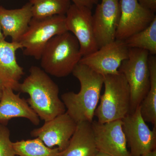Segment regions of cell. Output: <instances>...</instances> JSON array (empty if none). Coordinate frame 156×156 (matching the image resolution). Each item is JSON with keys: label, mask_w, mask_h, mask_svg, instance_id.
Returning <instances> with one entry per match:
<instances>
[{"label": "cell", "mask_w": 156, "mask_h": 156, "mask_svg": "<svg viewBox=\"0 0 156 156\" xmlns=\"http://www.w3.org/2000/svg\"><path fill=\"white\" fill-rule=\"evenodd\" d=\"M72 74L80 82V91L63 93L61 100L66 112L76 122H92L104 85V76L80 62Z\"/></svg>", "instance_id": "1"}, {"label": "cell", "mask_w": 156, "mask_h": 156, "mask_svg": "<svg viewBox=\"0 0 156 156\" xmlns=\"http://www.w3.org/2000/svg\"><path fill=\"white\" fill-rule=\"evenodd\" d=\"M29 72L20 84L18 91L28 94L27 101L40 119L48 122L66 112L58 85L48 74L37 66H32Z\"/></svg>", "instance_id": "2"}, {"label": "cell", "mask_w": 156, "mask_h": 156, "mask_svg": "<svg viewBox=\"0 0 156 156\" xmlns=\"http://www.w3.org/2000/svg\"><path fill=\"white\" fill-rule=\"evenodd\" d=\"M82 56L79 42L67 31L53 37L48 42L41 56V66L50 75L65 77L72 73Z\"/></svg>", "instance_id": "3"}, {"label": "cell", "mask_w": 156, "mask_h": 156, "mask_svg": "<svg viewBox=\"0 0 156 156\" xmlns=\"http://www.w3.org/2000/svg\"><path fill=\"white\" fill-rule=\"evenodd\" d=\"M104 86L94 116L102 123L122 119L131 112V93L126 78L120 72L104 76Z\"/></svg>", "instance_id": "4"}, {"label": "cell", "mask_w": 156, "mask_h": 156, "mask_svg": "<svg viewBox=\"0 0 156 156\" xmlns=\"http://www.w3.org/2000/svg\"><path fill=\"white\" fill-rule=\"evenodd\" d=\"M146 50L129 48L128 58L120 66L119 71L122 74L130 89L131 112L140 105L150 87V73Z\"/></svg>", "instance_id": "5"}, {"label": "cell", "mask_w": 156, "mask_h": 156, "mask_svg": "<svg viewBox=\"0 0 156 156\" xmlns=\"http://www.w3.org/2000/svg\"><path fill=\"white\" fill-rule=\"evenodd\" d=\"M67 31L65 15L42 19L32 18L19 43L24 55L39 60L48 42L53 37Z\"/></svg>", "instance_id": "6"}, {"label": "cell", "mask_w": 156, "mask_h": 156, "mask_svg": "<svg viewBox=\"0 0 156 156\" xmlns=\"http://www.w3.org/2000/svg\"><path fill=\"white\" fill-rule=\"evenodd\" d=\"M122 120L131 156H140L156 150V127L150 129L141 115L140 105Z\"/></svg>", "instance_id": "7"}, {"label": "cell", "mask_w": 156, "mask_h": 156, "mask_svg": "<svg viewBox=\"0 0 156 156\" xmlns=\"http://www.w3.org/2000/svg\"><path fill=\"white\" fill-rule=\"evenodd\" d=\"M65 16L67 30L79 42L82 57L98 50L93 30L92 9L71 4Z\"/></svg>", "instance_id": "8"}, {"label": "cell", "mask_w": 156, "mask_h": 156, "mask_svg": "<svg viewBox=\"0 0 156 156\" xmlns=\"http://www.w3.org/2000/svg\"><path fill=\"white\" fill-rule=\"evenodd\" d=\"M128 53L129 48L124 41L115 40L83 56L80 63L103 76L117 74L122 62L128 58Z\"/></svg>", "instance_id": "9"}, {"label": "cell", "mask_w": 156, "mask_h": 156, "mask_svg": "<svg viewBox=\"0 0 156 156\" xmlns=\"http://www.w3.org/2000/svg\"><path fill=\"white\" fill-rule=\"evenodd\" d=\"M120 18L116 40L124 41L147 27L156 17L152 11L141 6L137 0H119Z\"/></svg>", "instance_id": "10"}, {"label": "cell", "mask_w": 156, "mask_h": 156, "mask_svg": "<svg viewBox=\"0 0 156 156\" xmlns=\"http://www.w3.org/2000/svg\"><path fill=\"white\" fill-rule=\"evenodd\" d=\"M122 120L106 123L92 122L95 145L98 151L113 156H131L127 148Z\"/></svg>", "instance_id": "11"}, {"label": "cell", "mask_w": 156, "mask_h": 156, "mask_svg": "<svg viewBox=\"0 0 156 156\" xmlns=\"http://www.w3.org/2000/svg\"><path fill=\"white\" fill-rule=\"evenodd\" d=\"M92 14L93 30L98 48L115 41L120 18L119 0H101Z\"/></svg>", "instance_id": "12"}, {"label": "cell", "mask_w": 156, "mask_h": 156, "mask_svg": "<svg viewBox=\"0 0 156 156\" xmlns=\"http://www.w3.org/2000/svg\"><path fill=\"white\" fill-rule=\"evenodd\" d=\"M76 122L66 112L45 122L41 127L31 132L33 137L38 138L50 148L57 146L64 151L76 128Z\"/></svg>", "instance_id": "13"}, {"label": "cell", "mask_w": 156, "mask_h": 156, "mask_svg": "<svg viewBox=\"0 0 156 156\" xmlns=\"http://www.w3.org/2000/svg\"><path fill=\"white\" fill-rule=\"evenodd\" d=\"M23 49L19 42L0 41V83L14 91L19 90L23 69L17 62L16 52Z\"/></svg>", "instance_id": "14"}, {"label": "cell", "mask_w": 156, "mask_h": 156, "mask_svg": "<svg viewBox=\"0 0 156 156\" xmlns=\"http://www.w3.org/2000/svg\"><path fill=\"white\" fill-rule=\"evenodd\" d=\"M11 88L3 87L0 99V124L6 125L11 119L25 118L35 126L40 123L38 116L19 94L14 93Z\"/></svg>", "instance_id": "15"}, {"label": "cell", "mask_w": 156, "mask_h": 156, "mask_svg": "<svg viewBox=\"0 0 156 156\" xmlns=\"http://www.w3.org/2000/svg\"><path fill=\"white\" fill-rule=\"evenodd\" d=\"M32 18L29 2L17 9H6L0 5V27L4 37H11L12 42H19Z\"/></svg>", "instance_id": "16"}, {"label": "cell", "mask_w": 156, "mask_h": 156, "mask_svg": "<svg viewBox=\"0 0 156 156\" xmlns=\"http://www.w3.org/2000/svg\"><path fill=\"white\" fill-rule=\"evenodd\" d=\"M98 151L92 122H81L77 123L68 145L59 156H94Z\"/></svg>", "instance_id": "17"}, {"label": "cell", "mask_w": 156, "mask_h": 156, "mask_svg": "<svg viewBox=\"0 0 156 156\" xmlns=\"http://www.w3.org/2000/svg\"><path fill=\"white\" fill-rule=\"evenodd\" d=\"M150 73V87L147 94L140 103V112L146 122L156 127V57L150 54L148 58Z\"/></svg>", "instance_id": "18"}, {"label": "cell", "mask_w": 156, "mask_h": 156, "mask_svg": "<svg viewBox=\"0 0 156 156\" xmlns=\"http://www.w3.org/2000/svg\"><path fill=\"white\" fill-rule=\"evenodd\" d=\"M70 0H29L33 18L42 19L55 15H65L71 5Z\"/></svg>", "instance_id": "19"}, {"label": "cell", "mask_w": 156, "mask_h": 156, "mask_svg": "<svg viewBox=\"0 0 156 156\" xmlns=\"http://www.w3.org/2000/svg\"><path fill=\"white\" fill-rule=\"evenodd\" d=\"M15 155L18 156H59L58 147L52 148L38 138L13 142Z\"/></svg>", "instance_id": "20"}, {"label": "cell", "mask_w": 156, "mask_h": 156, "mask_svg": "<svg viewBox=\"0 0 156 156\" xmlns=\"http://www.w3.org/2000/svg\"><path fill=\"white\" fill-rule=\"evenodd\" d=\"M128 48H137L156 54V17L147 27L124 41Z\"/></svg>", "instance_id": "21"}, {"label": "cell", "mask_w": 156, "mask_h": 156, "mask_svg": "<svg viewBox=\"0 0 156 156\" xmlns=\"http://www.w3.org/2000/svg\"><path fill=\"white\" fill-rule=\"evenodd\" d=\"M10 131L6 125L0 124V156H15Z\"/></svg>", "instance_id": "22"}, {"label": "cell", "mask_w": 156, "mask_h": 156, "mask_svg": "<svg viewBox=\"0 0 156 156\" xmlns=\"http://www.w3.org/2000/svg\"><path fill=\"white\" fill-rule=\"evenodd\" d=\"M99 0H70L73 4L83 6L87 7L89 9H92L93 6L97 5Z\"/></svg>", "instance_id": "23"}, {"label": "cell", "mask_w": 156, "mask_h": 156, "mask_svg": "<svg viewBox=\"0 0 156 156\" xmlns=\"http://www.w3.org/2000/svg\"><path fill=\"white\" fill-rule=\"evenodd\" d=\"M137 1L143 7L155 13L156 0H137Z\"/></svg>", "instance_id": "24"}, {"label": "cell", "mask_w": 156, "mask_h": 156, "mask_svg": "<svg viewBox=\"0 0 156 156\" xmlns=\"http://www.w3.org/2000/svg\"><path fill=\"white\" fill-rule=\"evenodd\" d=\"M94 156H113L109 154L105 153L102 152L98 151L97 152V153L95 154Z\"/></svg>", "instance_id": "25"}, {"label": "cell", "mask_w": 156, "mask_h": 156, "mask_svg": "<svg viewBox=\"0 0 156 156\" xmlns=\"http://www.w3.org/2000/svg\"><path fill=\"white\" fill-rule=\"evenodd\" d=\"M140 156H156V150Z\"/></svg>", "instance_id": "26"}, {"label": "cell", "mask_w": 156, "mask_h": 156, "mask_svg": "<svg viewBox=\"0 0 156 156\" xmlns=\"http://www.w3.org/2000/svg\"><path fill=\"white\" fill-rule=\"evenodd\" d=\"M5 37H4V35L2 32V30H1V27H0V41H3V40H5Z\"/></svg>", "instance_id": "27"}, {"label": "cell", "mask_w": 156, "mask_h": 156, "mask_svg": "<svg viewBox=\"0 0 156 156\" xmlns=\"http://www.w3.org/2000/svg\"><path fill=\"white\" fill-rule=\"evenodd\" d=\"M3 86L0 83V99L2 97V94Z\"/></svg>", "instance_id": "28"}, {"label": "cell", "mask_w": 156, "mask_h": 156, "mask_svg": "<svg viewBox=\"0 0 156 156\" xmlns=\"http://www.w3.org/2000/svg\"><path fill=\"white\" fill-rule=\"evenodd\" d=\"M17 156V155H16V156Z\"/></svg>", "instance_id": "29"}]
</instances>
